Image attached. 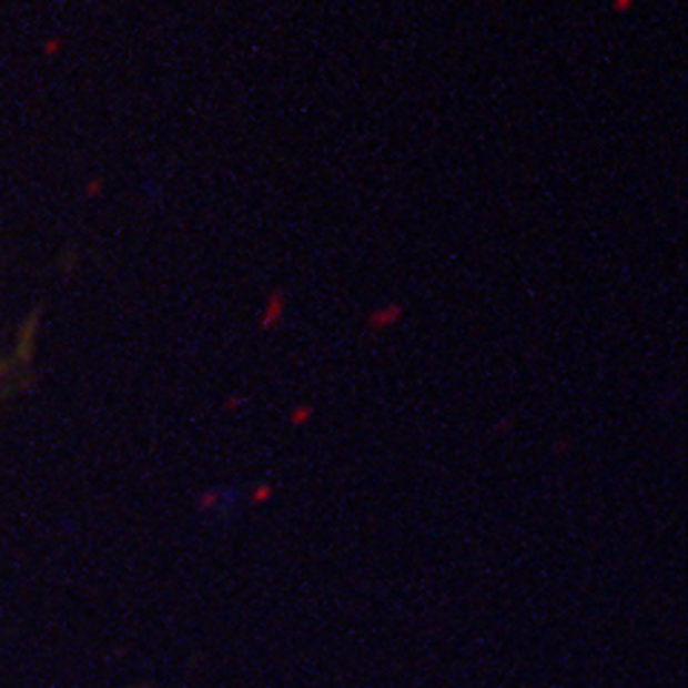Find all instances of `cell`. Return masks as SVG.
Instances as JSON below:
<instances>
[{
	"label": "cell",
	"instance_id": "obj_1",
	"mask_svg": "<svg viewBox=\"0 0 688 688\" xmlns=\"http://www.w3.org/2000/svg\"><path fill=\"white\" fill-rule=\"evenodd\" d=\"M239 503H241V496L235 494V490L215 488L213 494L206 496V510H210V514H219V516H224V519H227V516L233 514L235 505H239Z\"/></svg>",
	"mask_w": 688,
	"mask_h": 688
},
{
	"label": "cell",
	"instance_id": "obj_2",
	"mask_svg": "<svg viewBox=\"0 0 688 688\" xmlns=\"http://www.w3.org/2000/svg\"><path fill=\"white\" fill-rule=\"evenodd\" d=\"M634 7V0H611L614 12H628Z\"/></svg>",
	"mask_w": 688,
	"mask_h": 688
}]
</instances>
